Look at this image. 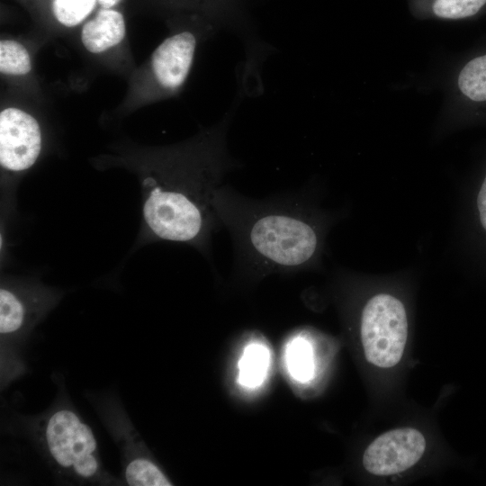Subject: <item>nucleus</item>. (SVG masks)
I'll use <instances>...</instances> for the list:
<instances>
[{"mask_svg":"<svg viewBox=\"0 0 486 486\" xmlns=\"http://www.w3.org/2000/svg\"><path fill=\"white\" fill-rule=\"evenodd\" d=\"M96 3L97 0H53L51 7L60 24L75 27L88 17Z\"/></svg>","mask_w":486,"mask_h":486,"instance_id":"16","label":"nucleus"},{"mask_svg":"<svg viewBox=\"0 0 486 486\" xmlns=\"http://www.w3.org/2000/svg\"><path fill=\"white\" fill-rule=\"evenodd\" d=\"M125 34L123 15L112 8H102L83 25L80 37L87 51L100 54L120 44Z\"/></svg>","mask_w":486,"mask_h":486,"instance_id":"8","label":"nucleus"},{"mask_svg":"<svg viewBox=\"0 0 486 486\" xmlns=\"http://www.w3.org/2000/svg\"><path fill=\"white\" fill-rule=\"evenodd\" d=\"M121 0H97V3L102 6V8L110 9L117 5Z\"/></svg>","mask_w":486,"mask_h":486,"instance_id":"18","label":"nucleus"},{"mask_svg":"<svg viewBox=\"0 0 486 486\" xmlns=\"http://www.w3.org/2000/svg\"><path fill=\"white\" fill-rule=\"evenodd\" d=\"M212 203L231 237L235 266L256 274L293 272L317 258L320 228L300 195L252 199L221 185Z\"/></svg>","mask_w":486,"mask_h":486,"instance_id":"2","label":"nucleus"},{"mask_svg":"<svg viewBox=\"0 0 486 486\" xmlns=\"http://www.w3.org/2000/svg\"><path fill=\"white\" fill-rule=\"evenodd\" d=\"M270 362L271 354L266 345L248 344L238 361V382L249 389L260 386L267 375Z\"/></svg>","mask_w":486,"mask_h":486,"instance_id":"10","label":"nucleus"},{"mask_svg":"<svg viewBox=\"0 0 486 486\" xmlns=\"http://www.w3.org/2000/svg\"><path fill=\"white\" fill-rule=\"evenodd\" d=\"M27 308L24 302L13 291L0 290V334L1 338L17 333L25 324Z\"/></svg>","mask_w":486,"mask_h":486,"instance_id":"13","label":"nucleus"},{"mask_svg":"<svg viewBox=\"0 0 486 486\" xmlns=\"http://www.w3.org/2000/svg\"><path fill=\"white\" fill-rule=\"evenodd\" d=\"M43 440L58 467L84 480L100 474L94 432L72 410L60 409L49 416L43 425Z\"/></svg>","mask_w":486,"mask_h":486,"instance_id":"4","label":"nucleus"},{"mask_svg":"<svg viewBox=\"0 0 486 486\" xmlns=\"http://www.w3.org/2000/svg\"><path fill=\"white\" fill-rule=\"evenodd\" d=\"M474 211L478 230L486 240V170L476 190Z\"/></svg>","mask_w":486,"mask_h":486,"instance_id":"17","label":"nucleus"},{"mask_svg":"<svg viewBox=\"0 0 486 486\" xmlns=\"http://www.w3.org/2000/svg\"><path fill=\"white\" fill-rule=\"evenodd\" d=\"M32 68L28 50L15 40L0 41V72L5 76H24Z\"/></svg>","mask_w":486,"mask_h":486,"instance_id":"14","label":"nucleus"},{"mask_svg":"<svg viewBox=\"0 0 486 486\" xmlns=\"http://www.w3.org/2000/svg\"><path fill=\"white\" fill-rule=\"evenodd\" d=\"M361 341L366 360L390 368L401 359L408 338V318L397 297L379 293L365 303L360 325Z\"/></svg>","mask_w":486,"mask_h":486,"instance_id":"3","label":"nucleus"},{"mask_svg":"<svg viewBox=\"0 0 486 486\" xmlns=\"http://www.w3.org/2000/svg\"><path fill=\"white\" fill-rule=\"evenodd\" d=\"M456 86L462 100L476 115H486V52L467 60L461 68Z\"/></svg>","mask_w":486,"mask_h":486,"instance_id":"9","label":"nucleus"},{"mask_svg":"<svg viewBox=\"0 0 486 486\" xmlns=\"http://www.w3.org/2000/svg\"><path fill=\"white\" fill-rule=\"evenodd\" d=\"M230 117L205 131L191 146L166 154L143 204L144 220L158 238L205 249L221 224L213 196L238 163L227 148Z\"/></svg>","mask_w":486,"mask_h":486,"instance_id":"1","label":"nucleus"},{"mask_svg":"<svg viewBox=\"0 0 486 486\" xmlns=\"http://www.w3.org/2000/svg\"><path fill=\"white\" fill-rule=\"evenodd\" d=\"M284 358L287 371L294 381L305 383L314 377L313 349L305 338L296 336L291 338L285 346Z\"/></svg>","mask_w":486,"mask_h":486,"instance_id":"11","label":"nucleus"},{"mask_svg":"<svg viewBox=\"0 0 486 486\" xmlns=\"http://www.w3.org/2000/svg\"><path fill=\"white\" fill-rule=\"evenodd\" d=\"M426 449V439L413 428L387 431L375 438L363 455L364 469L374 475H392L415 465Z\"/></svg>","mask_w":486,"mask_h":486,"instance_id":"6","label":"nucleus"},{"mask_svg":"<svg viewBox=\"0 0 486 486\" xmlns=\"http://www.w3.org/2000/svg\"><path fill=\"white\" fill-rule=\"evenodd\" d=\"M41 150L37 120L26 111L6 107L0 112V164L12 172L29 169Z\"/></svg>","mask_w":486,"mask_h":486,"instance_id":"5","label":"nucleus"},{"mask_svg":"<svg viewBox=\"0 0 486 486\" xmlns=\"http://www.w3.org/2000/svg\"><path fill=\"white\" fill-rule=\"evenodd\" d=\"M431 9L438 18L461 20L482 13L486 9V0H434Z\"/></svg>","mask_w":486,"mask_h":486,"instance_id":"15","label":"nucleus"},{"mask_svg":"<svg viewBox=\"0 0 486 486\" xmlns=\"http://www.w3.org/2000/svg\"><path fill=\"white\" fill-rule=\"evenodd\" d=\"M201 35L193 30H181L166 37L153 51L150 73L160 94L180 90L191 72Z\"/></svg>","mask_w":486,"mask_h":486,"instance_id":"7","label":"nucleus"},{"mask_svg":"<svg viewBox=\"0 0 486 486\" xmlns=\"http://www.w3.org/2000/svg\"><path fill=\"white\" fill-rule=\"evenodd\" d=\"M124 478L130 486H169L172 485L161 469L148 457L140 454L126 460Z\"/></svg>","mask_w":486,"mask_h":486,"instance_id":"12","label":"nucleus"}]
</instances>
